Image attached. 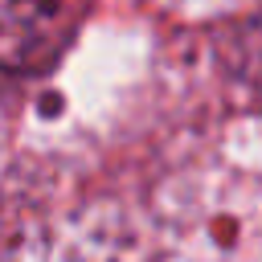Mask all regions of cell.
I'll use <instances>...</instances> for the list:
<instances>
[{
    "mask_svg": "<svg viewBox=\"0 0 262 262\" xmlns=\"http://www.w3.org/2000/svg\"><path fill=\"white\" fill-rule=\"evenodd\" d=\"M66 0H4L0 4V53L4 66L45 70L66 45Z\"/></svg>",
    "mask_w": 262,
    "mask_h": 262,
    "instance_id": "1",
    "label": "cell"
}]
</instances>
